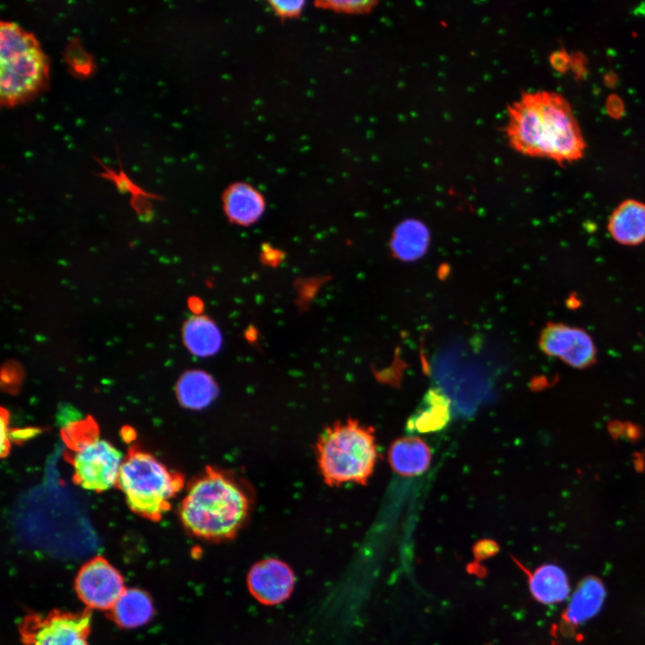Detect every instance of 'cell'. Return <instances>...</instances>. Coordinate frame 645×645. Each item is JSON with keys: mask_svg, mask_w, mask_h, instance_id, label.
Masks as SVG:
<instances>
[{"mask_svg": "<svg viewBox=\"0 0 645 645\" xmlns=\"http://www.w3.org/2000/svg\"><path fill=\"white\" fill-rule=\"evenodd\" d=\"M506 134L518 152L560 164L579 159L586 147L572 107L553 91L525 93L513 102L508 108Z\"/></svg>", "mask_w": 645, "mask_h": 645, "instance_id": "cell-1", "label": "cell"}, {"mask_svg": "<svg viewBox=\"0 0 645 645\" xmlns=\"http://www.w3.org/2000/svg\"><path fill=\"white\" fill-rule=\"evenodd\" d=\"M251 509L246 489L232 475L207 468L189 486L180 519L194 536L211 541L234 538Z\"/></svg>", "mask_w": 645, "mask_h": 645, "instance_id": "cell-2", "label": "cell"}, {"mask_svg": "<svg viewBox=\"0 0 645 645\" xmlns=\"http://www.w3.org/2000/svg\"><path fill=\"white\" fill-rule=\"evenodd\" d=\"M316 459L329 486L366 485L377 460L374 428L352 418L333 424L317 440Z\"/></svg>", "mask_w": 645, "mask_h": 645, "instance_id": "cell-3", "label": "cell"}, {"mask_svg": "<svg viewBox=\"0 0 645 645\" xmlns=\"http://www.w3.org/2000/svg\"><path fill=\"white\" fill-rule=\"evenodd\" d=\"M0 100L13 106L39 92L48 79V59L33 34L12 22L0 26Z\"/></svg>", "mask_w": 645, "mask_h": 645, "instance_id": "cell-4", "label": "cell"}, {"mask_svg": "<svg viewBox=\"0 0 645 645\" xmlns=\"http://www.w3.org/2000/svg\"><path fill=\"white\" fill-rule=\"evenodd\" d=\"M117 486L133 512L157 520L183 487V478L151 454L133 450L123 461Z\"/></svg>", "mask_w": 645, "mask_h": 645, "instance_id": "cell-5", "label": "cell"}, {"mask_svg": "<svg viewBox=\"0 0 645 645\" xmlns=\"http://www.w3.org/2000/svg\"><path fill=\"white\" fill-rule=\"evenodd\" d=\"M124 460L122 452L105 439L94 435L81 439L71 458L74 481L88 491H107L117 485Z\"/></svg>", "mask_w": 645, "mask_h": 645, "instance_id": "cell-6", "label": "cell"}, {"mask_svg": "<svg viewBox=\"0 0 645 645\" xmlns=\"http://www.w3.org/2000/svg\"><path fill=\"white\" fill-rule=\"evenodd\" d=\"M90 632L88 611L33 613L25 615L19 624L20 637L25 645H88Z\"/></svg>", "mask_w": 645, "mask_h": 645, "instance_id": "cell-7", "label": "cell"}, {"mask_svg": "<svg viewBox=\"0 0 645 645\" xmlns=\"http://www.w3.org/2000/svg\"><path fill=\"white\" fill-rule=\"evenodd\" d=\"M75 590L88 608L110 610L125 589L120 572L105 558L97 556L79 570Z\"/></svg>", "mask_w": 645, "mask_h": 645, "instance_id": "cell-8", "label": "cell"}, {"mask_svg": "<svg viewBox=\"0 0 645 645\" xmlns=\"http://www.w3.org/2000/svg\"><path fill=\"white\" fill-rule=\"evenodd\" d=\"M539 346L546 355L576 368L588 367L596 359L591 337L584 330L563 323L547 324L541 332Z\"/></svg>", "mask_w": 645, "mask_h": 645, "instance_id": "cell-9", "label": "cell"}, {"mask_svg": "<svg viewBox=\"0 0 645 645\" xmlns=\"http://www.w3.org/2000/svg\"><path fill=\"white\" fill-rule=\"evenodd\" d=\"M293 570L277 558H266L254 563L247 574V587L260 603L274 606L286 601L295 586Z\"/></svg>", "mask_w": 645, "mask_h": 645, "instance_id": "cell-10", "label": "cell"}, {"mask_svg": "<svg viewBox=\"0 0 645 645\" xmlns=\"http://www.w3.org/2000/svg\"><path fill=\"white\" fill-rule=\"evenodd\" d=\"M452 418L451 401L438 388L429 389L408 417L406 429L409 434H428L443 430Z\"/></svg>", "mask_w": 645, "mask_h": 645, "instance_id": "cell-11", "label": "cell"}, {"mask_svg": "<svg viewBox=\"0 0 645 645\" xmlns=\"http://www.w3.org/2000/svg\"><path fill=\"white\" fill-rule=\"evenodd\" d=\"M432 452L428 444L417 436L395 439L388 450V461L393 471L403 477L418 476L426 472L431 463Z\"/></svg>", "mask_w": 645, "mask_h": 645, "instance_id": "cell-12", "label": "cell"}, {"mask_svg": "<svg viewBox=\"0 0 645 645\" xmlns=\"http://www.w3.org/2000/svg\"><path fill=\"white\" fill-rule=\"evenodd\" d=\"M222 202L228 219L241 226L256 222L265 210L262 194L253 185L243 182L229 185L223 194Z\"/></svg>", "mask_w": 645, "mask_h": 645, "instance_id": "cell-13", "label": "cell"}, {"mask_svg": "<svg viewBox=\"0 0 645 645\" xmlns=\"http://www.w3.org/2000/svg\"><path fill=\"white\" fill-rule=\"evenodd\" d=\"M608 231L618 243L635 245L645 241V204L636 200L621 202L610 215Z\"/></svg>", "mask_w": 645, "mask_h": 645, "instance_id": "cell-14", "label": "cell"}, {"mask_svg": "<svg viewBox=\"0 0 645 645\" xmlns=\"http://www.w3.org/2000/svg\"><path fill=\"white\" fill-rule=\"evenodd\" d=\"M606 591L602 581L589 576L576 588L563 615L566 625H578L594 616L601 608Z\"/></svg>", "mask_w": 645, "mask_h": 645, "instance_id": "cell-15", "label": "cell"}, {"mask_svg": "<svg viewBox=\"0 0 645 645\" xmlns=\"http://www.w3.org/2000/svg\"><path fill=\"white\" fill-rule=\"evenodd\" d=\"M219 392L214 379L202 370H190L184 373L176 385V393L179 403L190 409H202L208 407Z\"/></svg>", "mask_w": 645, "mask_h": 645, "instance_id": "cell-16", "label": "cell"}, {"mask_svg": "<svg viewBox=\"0 0 645 645\" xmlns=\"http://www.w3.org/2000/svg\"><path fill=\"white\" fill-rule=\"evenodd\" d=\"M529 590L533 598L543 604L563 601L569 595V582L565 572L557 565L544 564L528 572Z\"/></svg>", "mask_w": 645, "mask_h": 645, "instance_id": "cell-17", "label": "cell"}, {"mask_svg": "<svg viewBox=\"0 0 645 645\" xmlns=\"http://www.w3.org/2000/svg\"><path fill=\"white\" fill-rule=\"evenodd\" d=\"M183 340L194 356L207 357L215 355L222 344V335L217 324L204 315H194L184 324Z\"/></svg>", "mask_w": 645, "mask_h": 645, "instance_id": "cell-18", "label": "cell"}, {"mask_svg": "<svg viewBox=\"0 0 645 645\" xmlns=\"http://www.w3.org/2000/svg\"><path fill=\"white\" fill-rule=\"evenodd\" d=\"M110 610L116 624L124 628L143 625L153 615L150 597L138 589H125Z\"/></svg>", "mask_w": 645, "mask_h": 645, "instance_id": "cell-19", "label": "cell"}, {"mask_svg": "<svg viewBox=\"0 0 645 645\" xmlns=\"http://www.w3.org/2000/svg\"><path fill=\"white\" fill-rule=\"evenodd\" d=\"M427 228L416 219L401 222L394 230L391 247L394 255L403 261H414L423 256L429 245Z\"/></svg>", "mask_w": 645, "mask_h": 645, "instance_id": "cell-20", "label": "cell"}, {"mask_svg": "<svg viewBox=\"0 0 645 645\" xmlns=\"http://www.w3.org/2000/svg\"><path fill=\"white\" fill-rule=\"evenodd\" d=\"M376 4L375 1H329L322 5L339 12L362 13L371 11Z\"/></svg>", "mask_w": 645, "mask_h": 645, "instance_id": "cell-21", "label": "cell"}, {"mask_svg": "<svg viewBox=\"0 0 645 645\" xmlns=\"http://www.w3.org/2000/svg\"><path fill=\"white\" fill-rule=\"evenodd\" d=\"M67 58L73 71L77 73L87 74L90 72L92 63L91 58L87 56L78 45L72 44L71 49L67 50Z\"/></svg>", "mask_w": 645, "mask_h": 645, "instance_id": "cell-22", "label": "cell"}, {"mask_svg": "<svg viewBox=\"0 0 645 645\" xmlns=\"http://www.w3.org/2000/svg\"><path fill=\"white\" fill-rule=\"evenodd\" d=\"M272 10L281 17H294L301 13L304 9V1H271Z\"/></svg>", "mask_w": 645, "mask_h": 645, "instance_id": "cell-23", "label": "cell"}, {"mask_svg": "<svg viewBox=\"0 0 645 645\" xmlns=\"http://www.w3.org/2000/svg\"><path fill=\"white\" fill-rule=\"evenodd\" d=\"M499 551L498 544L489 538L477 541L473 546V555L477 560H484L494 556Z\"/></svg>", "mask_w": 645, "mask_h": 645, "instance_id": "cell-24", "label": "cell"}, {"mask_svg": "<svg viewBox=\"0 0 645 645\" xmlns=\"http://www.w3.org/2000/svg\"><path fill=\"white\" fill-rule=\"evenodd\" d=\"M9 429H8V417L2 411L1 415V453L4 456L9 450Z\"/></svg>", "mask_w": 645, "mask_h": 645, "instance_id": "cell-25", "label": "cell"}, {"mask_svg": "<svg viewBox=\"0 0 645 645\" xmlns=\"http://www.w3.org/2000/svg\"><path fill=\"white\" fill-rule=\"evenodd\" d=\"M551 63L554 67L562 70L566 64L565 55L563 52L554 53L551 56Z\"/></svg>", "mask_w": 645, "mask_h": 645, "instance_id": "cell-26", "label": "cell"}]
</instances>
